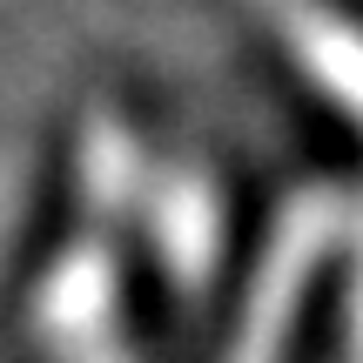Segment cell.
Returning a JSON list of instances; mask_svg holds the SVG:
<instances>
[{
	"mask_svg": "<svg viewBox=\"0 0 363 363\" xmlns=\"http://www.w3.org/2000/svg\"><path fill=\"white\" fill-rule=\"evenodd\" d=\"M148 229H155L162 269L182 289H202L216 276V249H222V208L195 169H175L155 182V202H148Z\"/></svg>",
	"mask_w": 363,
	"mask_h": 363,
	"instance_id": "277c9868",
	"label": "cell"
},
{
	"mask_svg": "<svg viewBox=\"0 0 363 363\" xmlns=\"http://www.w3.org/2000/svg\"><path fill=\"white\" fill-rule=\"evenodd\" d=\"M343 229V208L330 195H296L283 208V229H276L269 256L256 269V289H249V310H242V330L229 343V363H283V343H289V323H296V303L310 289L323 249L337 242Z\"/></svg>",
	"mask_w": 363,
	"mask_h": 363,
	"instance_id": "6da1fadb",
	"label": "cell"
},
{
	"mask_svg": "<svg viewBox=\"0 0 363 363\" xmlns=\"http://www.w3.org/2000/svg\"><path fill=\"white\" fill-rule=\"evenodd\" d=\"M276 21V34L289 40L296 67L343 108V115L363 121V27L330 0H256Z\"/></svg>",
	"mask_w": 363,
	"mask_h": 363,
	"instance_id": "3957f363",
	"label": "cell"
},
{
	"mask_svg": "<svg viewBox=\"0 0 363 363\" xmlns=\"http://www.w3.org/2000/svg\"><path fill=\"white\" fill-rule=\"evenodd\" d=\"M88 363H128V350H121V343H115V350H101V357H88Z\"/></svg>",
	"mask_w": 363,
	"mask_h": 363,
	"instance_id": "8992f818",
	"label": "cell"
},
{
	"mask_svg": "<svg viewBox=\"0 0 363 363\" xmlns=\"http://www.w3.org/2000/svg\"><path fill=\"white\" fill-rule=\"evenodd\" d=\"M115 303H121V276L101 235H81L74 249H61L34 296V323L48 337V350L61 363H88L101 350H115Z\"/></svg>",
	"mask_w": 363,
	"mask_h": 363,
	"instance_id": "7a4b0ae2",
	"label": "cell"
},
{
	"mask_svg": "<svg viewBox=\"0 0 363 363\" xmlns=\"http://www.w3.org/2000/svg\"><path fill=\"white\" fill-rule=\"evenodd\" d=\"M350 363H363V216H357V256H350Z\"/></svg>",
	"mask_w": 363,
	"mask_h": 363,
	"instance_id": "5b68a950",
	"label": "cell"
}]
</instances>
